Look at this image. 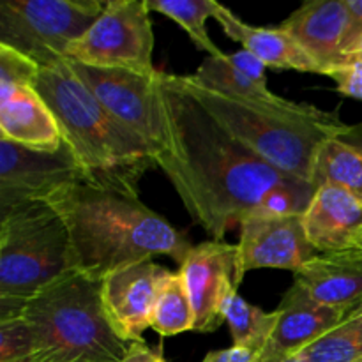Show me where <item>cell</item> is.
Masks as SVG:
<instances>
[{"label":"cell","instance_id":"6da1fadb","mask_svg":"<svg viewBox=\"0 0 362 362\" xmlns=\"http://www.w3.org/2000/svg\"><path fill=\"white\" fill-rule=\"evenodd\" d=\"M165 145L156 165L194 223L223 240L253 216L304 214L317 187L281 172L225 129L194 98L186 76L156 74Z\"/></svg>","mask_w":362,"mask_h":362},{"label":"cell","instance_id":"7a4b0ae2","mask_svg":"<svg viewBox=\"0 0 362 362\" xmlns=\"http://www.w3.org/2000/svg\"><path fill=\"white\" fill-rule=\"evenodd\" d=\"M49 204L66 223L73 271L99 281L117 269L154 257H170L182 265L193 250L186 233L138 197L80 182Z\"/></svg>","mask_w":362,"mask_h":362},{"label":"cell","instance_id":"3957f363","mask_svg":"<svg viewBox=\"0 0 362 362\" xmlns=\"http://www.w3.org/2000/svg\"><path fill=\"white\" fill-rule=\"evenodd\" d=\"M35 88L55 115L85 182L138 197L141 177L156 165L148 145L98 101L67 60L41 67Z\"/></svg>","mask_w":362,"mask_h":362},{"label":"cell","instance_id":"277c9868","mask_svg":"<svg viewBox=\"0 0 362 362\" xmlns=\"http://www.w3.org/2000/svg\"><path fill=\"white\" fill-rule=\"evenodd\" d=\"M194 98L228 133L281 172L311 184L322 145L341 136L349 124L308 103L253 101L212 92L186 76Z\"/></svg>","mask_w":362,"mask_h":362},{"label":"cell","instance_id":"5b68a950","mask_svg":"<svg viewBox=\"0 0 362 362\" xmlns=\"http://www.w3.org/2000/svg\"><path fill=\"white\" fill-rule=\"evenodd\" d=\"M32 362H122L131 343L110 322L101 281L69 271L27 300Z\"/></svg>","mask_w":362,"mask_h":362},{"label":"cell","instance_id":"8992f818","mask_svg":"<svg viewBox=\"0 0 362 362\" xmlns=\"http://www.w3.org/2000/svg\"><path fill=\"white\" fill-rule=\"evenodd\" d=\"M73 271L66 223L52 204L0 216V299L28 300Z\"/></svg>","mask_w":362,"mask_h":362},{"label":"cell","instance_id":"52a82bcc","mask_svg":"<svg viewBox=\"0 0 362 362\" xmlns=\"http://www.w3.org/2000/svg\"><path fill=\"white\" fill-rule=\"evenodd\" d=\"M99 0H4L0 4V45L52 67L99 18Z\"/></svg>","mask_w":362,"mask_h":362},{"label":"cell","instance_id":"ba28073f","mask_svg":"<svg viewBox=\"0 0 362 362\" xmlns=\"http://www.w3.org/2000/svg\"><path fill=\"white\" fill-rule=\"evenodd\" d=\"M154 30L147 0H110L98 20L67 49L66 60L154 76Z\"/></svg>","mask_w":362,"mask_h":362},{"label":"cell","instance_id":"9c48e42d","mask_svg":"<svg viewBox=\"0 0 362 362\" xmlns=\"http://www.w3.org/2000/svg\"><path fill=\"white\" fill-rule=\"evenodd\" d=\"M85 182L80 163L62 141L57 151H35L0 138V216L28 204H49Z\"/></svg>","mask_w":362,"mask_h":362},{"label":"cell","instance_id":"30bf717a","mask_svg":"<svg viewBox=\"0 0 362 362\" xmlns=\"http://www.w3.org/2000/svg\"><path fill=\"white\" fill-rule=\"evenodd\" d=\"M81 83L119 122L138 134L156 156L165 145L161 110L154 76L122 69H105L67 60Z\"/></svg>","mask_w":362,"mask_h":362},{"label":"cell","instance_id":"8fae6325","mask_svg":"<svg viewBox=\"0 0 362 362\" xmlns=\"http://www.w3.org/2000/svg\"><path fill=\"white\" fill-rule=\"evenodd\" d=\"M186 281L194 310L197 332H212L225 322L223 311L233 292H239L237 244L209 240L193 246L179 269Z\"/></svg>","mask_w":362,"mask_h":362},{"label":"cell","instance_id":"7c38bea8","mask_svg":"<svg viewBox=\"0 0 362 362\" xmlns=\"http://www.w3.org/2000/svg\"><path fill=\"white\" fill-rule=\"evenodd\" d=\"M239 274L257 269H281L297 272L317 250L308 240L303 214L253 216L240 223Z\"/></svg>","mask_w":362,"mask_h":362},{"label":"cell","instance_id":"4fadbf2b","mask_svg":"<svg viewBox=\"0 0 362 362\" xmlns=\"http://www.w3.org/2000/svg\"><path fill=\"white\" fill-rule=\"evenodd\" d=\"M166 269L154 260L138 262L110 272L101 279V297L106 315L126 341H144L159 281Z\"/></svg>","mask_w":362,"mask_h":362},{"label":"cell","instance_id":"5bb4252c","mask_svg":"<svg viewBox=\"0 0 362 362\" xmlns=\"http://www.w3.org/2000/svg\"><path fill=\"white\" fill-rule=\"evenodd\" d=\"M276 313L278 324L262 352L260 361L300 354L349 317L345 311L315 300L303 286L296 283L285 292Z\"/></svg>","mask_w":362,"mask_h":362},{"label":"cell","instance_id":"9a60e30c","mask_svg":"<svg viewBox=\"0 0 362 362\" xmlns=\"http://www.w3.org/2000/svg\"><path fill=\"white\" fill-rule=\"evenodd\" d=\"M346 25V0H311L293 11L279 28L288 32L327 76L334 67L352 62L341 49Z\"/></svg>","mask_w":362,"mask_h":362},{"label":"cell","instance_id":"2e32d148","mask_svg":"<svg viewBox=\"0 0 362 362\" xmlns=\"http://www.w3.org/2000/svg\"><path fill=\"white\" fill-rule=\"evenodd\" d=\"M293 283L318 303L350 315L362 300V250L318 253L293 272Z\"/></svg>","mask_w":362,"mask_h":362},{"label":"cell","instance_id":"e0dca14e","mask_svg":"<svg viewBox=\"0 0 362 362\" xmlns=\"http://www.w3.org/2000/svg\"><path fill=\"white\" fill-rule=\"evenodd\" d=\"M0 138L35 151H57L64 141L35 85L0 87Z\"/></svg>","mask_w":362,"mask_h":362},{"label":"cell","instance_id":"ac0fdd59","mask_svg":"<svg viewBox=\"0 0 362 362\" xmlns=\"http://www.w3.org/2000/svg\"><path fill=\"white\" fill-rule=\"evenodd\" d=\"M303 225L317 253L349 250L362 232V202L341 187H317Z\"/></svg>","mask_w":362,"mask_h":362},{"label":"cell","instance_id":"d6986e66","mask_svg":"<svg viewBox=\"0 0 362 362\" xmlns=\"http://www.w3.org/2000/svg\"><path fill=\"white\" fill-rule=\"evenodd\" d=\"M214 20L221 25L223 32L233 41L240 42L244 49L253 53L267 67L292 69L299 73L324 74V69L311 59L306 49L283 28L253 27L240 20L233 11L219 4Z\"/></svg>","mask_w":362,"mask_h":362},{"label":"cell","instance_id":"ffe728a7","mask_svg":"<svg viewBox=\"0 0 362 362\" xmlns=\"http://www.w3.org/2000/svg\"><path fill=\"white\" fill-rule=\"evenodd\" d=\"M311 184L341 187L362 202V154L339 138L325 141L315 159Z\"/></svg>","mask_w":362,"mask_h":362},{"label":"cell","instance_id":"44dd1931","mask_svg":"<svg viewBox=\"0 0 362 362\" xmlns=\"http://www.w3.org/2000/svg\"><path fill=\"white\" fill-rule=\"evenodd\" d=\"M151 329L161 336H175L194 329L193 303L180 271L163 272L152 310Z\"/></svg>","mask_w":362,"mask_h":362},{"label":"cell","instance_id":"7402d4cb","mask_svg":"<svg viewBox=\"0 0 362 362\" xmlns=\"http://www.w3.org/2000/svg\"><path fill=\"white\" fill-rule=\"evenodd\" d=\"M194 83L218 92L223 95H232L240 99H253V101H281L283 98L276 95L269 87H260L253 80L240 73L233 64L228 62L226 53L223 57H207L198 66L193 74H189Z\"/></svg>","mask_w":362,"mask_h":362},{"label":"cell","instance_id":"603a6c76","mask_svg":"<svg viewBox=\"0 0 362 362\" xmlns=\"http://www.w3.org/2000/svg\"><path fill=\"white\" fill-rule=\"evenodd\" d=\"M226 325L232 334L233 345L246 346L264 352L278 324L276 311H264L247 303L239 292H233L223 311Z\"/></svg>","mask_w":362,"mask_h":362},{"label":"cell","instance_id":"cb8c5ba5","mask_svg":"<svg viewBox=\"0 0 362 362\" xmlns=\"http://www.w3.org/2000/svg\"><path fill=\"white\" fill-rule=\"evenodd\" d=\"M151 13L165 14L170 20L177 21L197 48L207 52L211 57H223L225 53L214 45L207 32V20L214 18L219 2L216 0H147Z\"/></svg>","mask_w":362,"mask_h":362},{"label":"cell","instance_id":"d4e9b609","mask_svg":"<svg viewBox=\"0 0 362 362\" xmlns=\"http://www.w3.org/2000/svg\"><path fill=\"white\" fill-rule=\"evenodd\" d=\"M27 300L0 299V362H32L35 343L25 318Z\"/></svg>","mask_w":362,"mask_h":362},{"label":"cell","instance_id":"484cf974","mask_svg":"<svg viewBox=\"0 0 362 362\" xmlns=\"http://www.w3.org/2000/svg\"><path fill=\"white\" fill-rule=\"evenodd\" d=\"M299 356L306 362H362V317H349Z\"/></svg>","mask_w":362,"mask_h":362},{"label":"cell","instance_id":"4316f807","mask_svg":"<svg viewBox=\"0 0 362 362\" xmlns=\"http://www.w3.org/2000/svg\"><path fill=\"white\" fill-rule=\"evenodd\" d=\"M39 69L34 60L0 45V87L35 85Z\"/></svg>","mask_w":362,"mask_h":362},{"label":"cell","instance_id":"83f0119b","mask_svg":"<svg viewBox=\"0 0 362 362\" xmlns=\"http://www.w3.org/2000/svg\"><path fill=\"white\" fill-rule=\"evenodd\" d=\"M327 76L336 81L339 94L362 101V60L356 59L345 66L334 67Z\"/></svg>","mask_w":362,"mask_h":362},{"label":"cell","instance_id":"f1b7e54d","mask_svg":"<svg viewBox=\"0 0 362 362\" xmlns=\"http://www.w3.org/2000/svg\"><path fill=\"white\" fill-rule=\"evenodd\" d=\"M349 7V25L343 39V53L346 59L356 60V53L362 41V0H346Z\"/></svg>","mask_w":362,"mask_h":362},{"label":"cell","instance_id":"f546056e","mask_svg":"<svg viewBox=\"0 0 362 362\" xmlns=\"http://www.w3.org/2000/svg\"><path fill=\"white\" fill-rule=\"evenodd\" d=\"M226 59H228V62L233 64L240 73H244L250 80H253L255 83H258L260 87H269L267 76H265L267 66H265L260 59H257L253 53L243 48L235 53H226Z\"/></svg>","mask_w":362,"mask_h":362},{"label":"cell","instance_id":"4dcf8cb0","mask_svg":"<svg viewBox=\"0 0 362 362\" xmlns=\"http://www.w3.org/2000/svg\"><path fill=\"white\" fill-rule=\"evenodd\" d=\"M260 350L232 345L230 349L209 352L202 362H260Z\"/></svg>","mask_w":362,"mask_h":362},{"label":"cell","instance_id":"1f68e13d","mask_svg":"<svg viewBox=\"0 0 362 362\" xmlns=\"http://www.w3.org/2000/svg\"><path fill=\"white\" fill-rule=\"evenodd\" d=\"M122 362H166L163 356V349H151L145 341L131 343L127 356L124 357Z\"/></svg>","mask_w":362,"mask_h":362},{"label":"cell","instance_id":"d6a6232c","mask_svg":"<svg viewBox=\"0 0 362 362\" xmlns=\"http://www.w3.org/2000/svg\"><path fill=\"white\" fill-rule=\"evenodd\" d=\"M338 138L341 141H345V144H349L350 147L356 148V151H359L362 154V122L356 124V126H349V131Z\"/></svg>","mask_w":362,"mask_h":362},{"label":"cell","instance_id":"836d02e7","mask_svg":"<svg viewBox=\"0 0 362 362\" xmlns=\"http://www.w3.org/2000/svg\"><path fill=\"white\" fill-rule=\"evenodd\" d=\"M260 362H306L303 359V357L299 356V354H296V356H283V357H272V359H265V361H260Z\"/></svg>","mask_w":362,"mask_h":362},{"label":"cell","instance_id":"e575fe53","mask_svg":"<svg viewBox=\"0 0 362 362\" xmlns=\"http://www.w3.org/2000/svg\"><path fill=\"white\" fill-rule=\"evenodd\" d=\"M349 317H362V300H361V304H359V306H357L356 310H354L352 313L349 315ZM349 317H346V318H349Z\"/></svg>","mask_w":362,"mask_h":362},{"label":"cell","instance_id":"d590c367","mask_svg":"<svg viewBox=\"0 0 362 362\" xmlns=\"http://www.w3.org/2000/svg\"><path fill=\"white\" fill-rule=\"evenodd\" d=\"M352 247H357V250H362V232L359 233V235H357L356 243H354Z\"/></svg>","mask_w":362,"mask_h":362}]
</instances>
